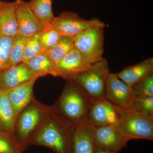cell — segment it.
<instances>
[{"instance_id":"obj_1","label":"cell","mask_w":153,"mask_h":153,"mask_svg":"<svg viewBox=\"0 0 153 153\" xmlns=\"http://www.w3.org/2000/svg\"><path fill=\"white\" fill-rule=\"evenodd\" d=\"M93 100L77 82L68 79L57 102V111L71 126L88 125V114Z\"/></svg>"},{"instance_id":"obj_2","label":"cell","mask_w":153,"mask_h":153,"mask_svg":"<svg viewBox=\"0 0 153 153\" xmlns=\"http://www.w3.org/2000/svg\"><path fill=\"white\" fill-rule=\"evenodd\" d=\"M73 128L60 116H56L31 138L29 145L47 147L55 153H71Z\"/></svg>"},{"instance_id":"obj_3","label":"cell","mask_w":153,"mask_h":153,"mask_svg":"<svg viewBox=\"0 0 153 153\" xmlns=\"http://www.w3.org/2000/svg\"><path fill=\"white\" fill-rule=\"evenodd\" d=\"M110 72L107 60L103 57L72 79L77 82L92 100H100L106 99L105 85Z\"/></svg>"},{"instance_id":"obj_4","label":"cell","mask_w":153,"mask_h":153,"mask_svg":"<svg viewBox=\"0 0 153 153\" xmlns=\"http://www.w3.org/2000/svg\"><path fill=\"white\" fill-rule=\"evenodd\" d=\"M120 115L118 126L131 140H153V116L115 105Z\"/></svg>"},{"instance_id":"obj_5","label":"cell","mask_w":153,"mask_h":153,"mask_svg":"<svg viewBox=\"0 0 153 153\" xmlns=\"http://www.w3.org/2000/svg\"><path fill=\"white\" fill-rule=\"evenodd\" d=\"M104 28L102 27L89 28L74 37V49L91 64L103 58Z\"/></svg>"},{"instance_id":"obj_6","label":"cell","mask_w":153,"mask_h":153,"mask_svg":"<svg viewBox=\"0 0 153 153\" xmlns=\"http://www.w3.org/2000/svg\"><path fill=\"white\" fill-rule=\"evenodd\" d=\"M51 25L56 28L62 36L73 37L89 28L105 27L99 19L93 18L85 20L76 13L70 11L63 12L55 17Z\"/></svg>"},{"instance_id":"obj_7","label":"cell","mask_w":153,"mask_h":153,"mask_svg":"<svg viewBox=\"0 0 153 153\" xmlns=\"http://www.w3.org/2000/svg\"><path fill=\"white\" fill-rule=\"evenodd\" d=\"M89 126L96 148L118 152L131 140L121 131L118 125Z\"/></svg>"},{"instance_id":"obj_8","label":"cell","mask_w":153,"mask_h":153,"mask_svg":"<svg viewBox=\"0 0 153 153\" xmlns=\"http://www.w3.org/2000/svg\"><path fill=\"white\" fill-rule=\"evenodd\" d=\"M105 98L113 104L125 110H133L135 97L131 86L119 78L116 74L110 72L107 79Z\"/></svg>"},{"instance_id":"obj_9","label":"cell","mask_w":153,"mask_h":153,"mask_svg":"<svg viewBox=\"0 0 153 153\" xmlns=\"http://www.w3.org/2000/svg\"><path fill=\"white\" fill-rule=\"evenodd\" d=\"M16 14L18 35L29 37L42 33L45 28L43 24L24 0H16Z\"/></svg>"},{"instance_id":"obj_10","label":"cell","mask_w":153,"mask_h":153,"mask_svg":"<svg viewBox=\"0 0 153 153\" xmlns=\"http://www.w3.org/2000/svg\"><path fill=\"white\" fill-rule=\"evenodd\" d=\"M120 115L114 105L106 99L93 100L88 111L87 124L91 126L118 125Z\"/></svg>"},{"instance_id":"obj_11","label":"cell","mask_w":153,"mask_h":153,"mask_svg":"<svg viewBox=\"0 0 153 153\" xmlns=\"http://www.w3.org/2000/svg\"><path fill=\"white\" fill-rule=\"evenodd\" d=\"M42 113L36 105H30L23 110L17 124L18 137L16 140L22 151L29 145L30 136L41 121Z\"/></svg>"},{"instance_id":"obj_12","label":"cell","mask_w":153,"mask_h":153,"mask_svg":"<svg viewBox=\"0 0 153 153\" xmlns=\"http://www.w3.org/2000/svg\"><path fill=\"white\" fill-rule=\"evenodd\" d=\"M35 79L38 78L25 63L10 66L0 72V91H7Z\"/></svg>"},{"instance_id":"obj_13","label":"cell","mask_w":153,"mask_h":153,"mask_svg":"<svg viewBox=\"0 0 153 153\" xmlns=\"http://www.w3.org/2000/svg\"><path fill=\"white\" fill-rule=\"evenodd\" d=\"M91 64L74 48L57 65L60 76L68 80L73 79L77 74L85 71Z\"/></svg>"},{"instance_id":"obj_14","label":"cell","mask_w":153,"mask_h":153,"mask_svg":"<svg viewBox=\"0 0 153 153\" xmlns=\"http://www.w3.org/2000/svg\"><path fill=\"white\" fill-rule=\"evenodd\" d=\"M36 79H32L5 91L16 117L31 101L33 86Z\"/></svg>"},{"instance_id":"obj_15","label":"cell","mask_w":153,"mask_h":153,"mask_svg":"<svg viewBox=\"0 0 153 153\" xmlns=\"http://www.w3.org/2000/svg\"><path fill=\"white\" fill-rule=\"evenodd\" d=\"M95 149L90 126L73 127L71 153H94Z\"/></svg>"},{"instance_id":"obj_16","label":"cell","mask_w":153,"mask_h":153,"mask_svg":"<svg viewBox=\"0 0 153 153\" xmlns=\"http://www.w3.org/2000/svg\"><path fill=\"white\" fill-rule=\"evenodd\" d=\"M153 72V58L150 57L140 63L124 68L117 73L118 77L129 86Z\"/></svg>"},{"instance_id":"obj_17","label":"cell","mask_w":153,"mask_h":153,"mask_svg":"<svg viewBox=\"0 0 153 153\" xmlns=\"http://www.w3.org/2000/svg\"><path fill=\"white\" fill-rule=\"evenodd\" d=\"M25 63L37 78L50 74L60 76L56 63L52 62L46 52H41Z\"/></svg>"},{"instance_id":"obj_18","label":"cell","mask_w":153,"mask_h":153,"mask_svg":"<svg viewBox=\"0 0 153 153\" xmlns=\"http://www.w3.org/2000/svg\"><path fill=\"white\" fill-rule=\"evenodd\" d=\"M0 33L9 37L18 35L16 2H6L0 11Z\"/></svg>"},{"instance_id":"obj_19","label":"cell","mask_w":153,"mask_h":153,"mask_svg":"<svg viewBox=\"0 0 153 153\" xmlns=\"http://www.w3.org/2000/svg\"><path fill=\"white\" fill-rule=\"evenodd\" d=\"M16 117L7 93L0 91V131L7 133L14 137Z\"/></svg>"},{"instance_id":"obj_20","label":"cell","mask_w":153,"mask_h":153,"mask_svg":"<svg viewBox=\"0 0 153 153\" xmlns=\"http://www.w3.org/2000/svg\"><path fill=\"white\" fill-rule=\"evenodd\" d=\"M74 48V38L63 36L55 46L45 52L52 62L57 64Z\"/></svg>"},{"instance_id":"obj_21","label":"cell","mask_w":153,"mask_h":153,"mask_svg":"<svg viewBox=\"0 0 153 153\" xmlns=\"http://www.w3.org/2000/svg\"><path fill=\"white\" fill-rule=\"evenodd\" d=\"M52 0H31L28 4L32 10L45 27L51 25L54 19Z\"/></svg>"},{"instance_id":"obj_22","label":"cell","mask_w":153,"mask_h":153,"mask_svg":"<svg viewBox=\"0 0 153 153\" xmlns=\"http://www.w3.org/2000/svg\"><path fill=\"white\" fill-rule=\"evenodd\" d=\"M62 36L60 32L52 25L45 27L41 35L42 52H47L55 46Z\"/></svg>"},{"instance_id":"obj_23","label":"cell","mask_w":153,"mask_h":153,"mask_svg":"<svg viewBox=\"0 0 153 153\" xmlns=\"http://www.w3.org/2000/svg\"><path fill=\"white\" fill-rule=\"evenodd\" d=\"M28 38L19 35L14 37L9 59V67L23 62L25 44Z\"/></svg>"},{"instance_id":"obj_24","label":"cell","mask_w":153,"mask_h":153,"mask_svg":"<svg viewBox=\"0 0 153 153\" xmlns=\"http://www.w3.org/2000/svg\"><path fill=\"white\" fill-rule=\"evenodd\" d=\"M135 97H153V72L131 86Z\"/></svg>"},{"instance_id":"obj_25","label":"cell","mask_w":153,"mask_h":153,"mask_svg":"<svg viewBox=\"0 0 153 153\" xmlns=\"http://www.w3.org/2000/svg\"><path fill=\"white\" fill-rule=\"evenodd\" d=\"M14 38L0 33V72L9 67Z\"/></svg>"},{"instance_id":"obj_26","label":"cell","mask_w":153,"mask_h":153,"mask_svg":"<svg viewBox=\"0 0 153 153\" xmlns=\"http://www.w3.org/2000/svg\"><path fill=\"white\" fill-rule=\"evenodd\" d=\"M41 33L29 37L27 39L24 50L23 62L32 59L42 52Z\"/></svg>"},{"instance_id":"obj_27","label":"cell","mask_w":153,"mask_h":153,"mask_svg":"<svg viewBox=\"0 0 153 153\" xmlns=\"http://www.w3.org/2000/svg\"><path fill=\"white\" fill-rule=\"evenodd\" d=\"M20 146L13 137L0 131V153H22Z\"/></svg>"},{"instance_id":"obj_28","label":"cell","mask_w":153,"mask_h":153,"mask_svg":"<svg viewBox=\"0 0 153 153\" xmlns=\"http://www.w3.org/2000/svg\"><path fill=\"white\" fill-rule=\"evenodd\" d=\"M134 111L153 116V97H135Z\"/></svg>"},{"instance_id":"obj_29","label":"cell","mask_w":153,"mask_h":153,"mask_svg":"<svg viewBox=\"0 0 153 153\" xmlns=\"http://www.w3.org/2000/svg\"><path fill=\"white\" fill-rule=\"evenodd\" d=\"M94 153H118V152H112V151L105 150L96 148Z\"/></svg>"},{"instance_id":"obj_30","label":"cell","mask_w":153,"mask_h":153,"mask_svg":"<svg viewBox=\"0 0 153 153\" xmlns=\"http://www.w3.org/2000/svg\"><path fill=\"white\" fill-rule=\"evenodd\" d=\"M6 2L3 1H0V11L2 10L3 7L5 4Z\"/></svg>"}]
</instances>
